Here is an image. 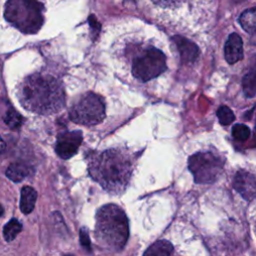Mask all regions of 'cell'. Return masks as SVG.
I'll list each match as a JSON object with an SVG mask.
<instances>
[{
	"label": "cell",
	"instance_id": "44dd1931",
	"mask_svg": "<svg viewBox=\"0 0 256 256\" xmlns=\"http://www.w3.org/2000/svg\"><path fill=\"white\" fill-rule=\"evenodd\" d=\"M80 242H81V245L83 247H85L87 250H90L91 249V246H90V239H89V235L86 231L85 228H82L80 230Z\"/></svg>",
	"mask_w": 256,
	"mask_h": 256
},
{
	"label": "cell",
	"instance_id": "6da1fadb",
	"mask_svg": "<svg viewBox=\"0 0 256 256\" xmlns=\"http://www.w3.org/2000/svg\"><path fill=\"white\" fill-rule=\"evenodd\" d=\"M133 163L130 155L121 149L94 153L88 160V172L109 193H122L131 178Z\"/></svg>",
	"mask_w": 256,
	"mask_h": 256
},
{
	"label": "cell",
	"instance_id": "7402d4cb",
	"mask_svg": "<svg viewBox=\"0 0 256 256\" xmlns=\"http://www.w3.org/2000/svg\"><path fill=\"white\" fill-rule=\"evenodd\" d=\"M5 148H6V144H5L4 140L0 137V153L3 152L5 150Z\"/></svg>",
	"mask_w": 256,
	"mask_h": 256
},
{
	"label": "cell",
	"instance_id": "603a6c76",
	"mask_svg": "<svg viewBox=\"0 0 256 256\" xmlns=\"http://www.w3.org/2000/svg\"><path fill=\"white\" fill-rule=\"evenodd\" d=\"M3 213H4V209H3V207L0 205V216H2Z\"/></svg>",
	"mask_w": 256,
	"mask_h": 256
},
{
	"label": "cell",
	"instance_id": "3957f363",
	"mask_svg": "<svg viewBox=\"0 0 256 256\" xmlns=\"http://www.w3.org/2000/svg\"><path fill=\"white\" fill-rule=\"evenodd\" d=\"M128 220L125 212L115 204L102 206L96 213L95 237L105 248L118 251L128 239Z\"/></svg>",
	"mask_w": 256,
	"mask_h": 256
},
{
	"label": "cell",
	"instance_id": "4fadbf2b",
	"mask_svg": "<svg viewBox=\"0 0 256 256\" xmlns=\"http://www.w3.org/2000/svg\"><path fill=\"white\" fill-rule=\"evenodd\" d=\"M37 199V192L30 186H24L21 189L20 209L22 213L29 214L33 211Z\"/></svg>",
	"mask_w": 256,
	"mask_h": 256
},
{
	"label": "cell",
	"instance_id": "7c38bea8",
	"mask_svg": "<svg viewBox=\"0 0 256 256\" xmlns=\"http://www.w3.org/2000/svg\"><path fill=\"white\" fill-rule=\"evenodd\" d=\"M143 256H176V252L174 246L168 240L162 239L150 245Z\"/></svg>",
	"mask_w": 256,
	"mask_h": 256
},
{
	"label": "cell",
	"instance_id": "9a60e30c",
	"mask_svg": "<svg viewBox=\"0 0 256 256\" xmlns=\"http://www.w3.org/2000/svg\"><path fill=\"white\" fill-rule=\"evenodd\" d=\"M239 22L246 32H248L249 34H253L256 27V9L253 7L245 10L240 15Z\"/></svg>",
	"mask_w": 256,
	"mask_h": 256
},
{
	"label": "cell",
	"instance_id": "d6986e66",
	"mask_svg": "<svg viewBox=\"0 0 256 256\" xmlns=\"http://www.w3.org/2000/svg\"><path fill=\"white\" fill-rule=\"evenodd\" d=\"M217 117L219 119V122L222 125H229L235 120V115L233 111L228 106H221L217 110Z\"/></svg>",
	"mask_w": 256,
	"mask_h": 256
},
{
	"label": "cell",
	"instance_id": "52a82bcc",
	"mask_svg": "<svg viewBox=\"0 0 256 256\" xmlns=\"http://www.w3.org/2000/svg\"><path fill=\"white\" fill-rule=\"evenodd\" d=\"M225 160L215 152L203 151L191 155L188 168L198 184H212L218 180L224 169Z\"/></svg>",
	"mask_w": 256,
	"mask_h": 256
},
{
	"label": "cell",
	"instance_id": "ac0fdd59",
	"mask_svg": "<svg viewBox=\"0 0 256 256\" xmlns=\"http://www.w3.org/2000/svg\"><path fill=\"white\" fill-rule=\"evenodd\" d=\"M243 92L246 97L253 98L255 96V70H251L245 75L242 82Z\"/></svg>",
	"mask_w": 256,
	"mask_h": 256
},
{
	"label": "cell",
	"instance_id": "ba28073f",
	"mask_svg": "<svg viewBox=\"0 0 256 256\" xmlns=\"http://www.w3.org/2000/svg\"><path fill=\"white\" fill-rule=\"evenodd\" d=\"M82 140L83 136L80 130L60 133L56 140L55 151L60 158L67 160L77 153Z\"/></svg>",
	"mask_w": 256,
	"mask_h": 256
},
{
	"label": "cell",
	"instance_id": "e0dca14e",
	"mask_svg": "<svg viewBox=\"0 0 256 256\" xmlns=\"http://www.w3.org/2000/svg\"><path fill=\"white\" fill-rule=\"evenodd\" d=\"M4 123L11 129L19 128L23 123V117L13 108H9L4 116H3Z\"/></svg>",
	"mask_w": 256,
	"mask_h": 256
},
{
	"label": "cell",
	"instance_id": "277c9868",
	"mask_svg": "<svg viewBox=\"0 0 256 256\" xmlns=\"http://www.w3.org/2000/svg\"><path fill=\"white\" fill-rule=\"evenodd\" d=\"M44 6L37 1L10 0L6 3L4 17L23 33H36L42 26Z\"/></svg>",
	"mask_w": 256,
	"mask_h": 256
},
{
	"label": "cell",
	"instance_id": "ffe728a7",
	"mask_svg": "<svg viewBox=\"0 0 256 256\" xmlns=\"http://www.w3.org/2000/svg\"><path fill=\"white\" fill-rule=\"evenodd\" d=\"M232 136L238 141H245L250 136V129L244 124H236L232 127Z\"/></svg>",
	"mask_w": 256,
	"mask_h": 256
},
{
	"label": "cell",
	"instance_id": "30bf717a",
	"mask_svg": "<svg viewBox=\"0 0 256 256\" xmlns=\"http://www.w3.org/2000/svg\"><path fill=\"white\" fill-rule=\"evenodd\" d=\"M224 56L229 64H234L243 57V42L237 33H231L224 46Z\"/></svg>",
	"mask_w": 256,
	"mask_h": 256
},
{
	"label": "cell",
	"instance_id": "5b68a950",
	"mask_svg": "<svg viewBox=\"0 0 256 256\" xmlns=\"http://www.w3.org/2000/svg\"><path fill=\"white\" fill-rule=\"evenodd\" d=\"M166 69L165 54L154 46L141 48L132 59V74L137 80L142 82L158 77Z\"/></svg>",
	"mask_w": 256,
	"mask_h": 256
},
{
	"label": "cell",
	"instance_id": "7a4b0ae2",
	"mask_svg": "<svg viewBox=\"0 0 256 256\" xmlns=\"http://www.w3.org/2000/svg\"><path fill=\"white\" fill-rule=\"evenodd\" d=\"M22 106L34 113L49 115L65 105V93L59 80L48 74L36 73L27 77L19 89Z\"/></svg>",
	"mask_w": 256,
	"mask_h": 256
},
{
	"label": "cell",
	"instance_id": "8992f818",
	"mask_svg": "<svg viewBox=\"0 0 256 256\" xmlns=\"http://www.w3.org/2000/svg\"><path fill=\"white\" fill-rule=\"evenodd\" d=\"M70 119L80 125L94 126L105 118V104L103 98L93 92L81 95L69 110Z\"/></svg>",
	"mask_w": 256,
	"mask_h": 256
},
{
	"label": "cell",
	"instance_id": "8fae6325",
	"mask_svg": "<svg viewBox=\"0 0 256 256\" xmlns=\"http://www.w3.org/2000/svg\"><path fill=\"white\" fill-rule=\"evenodd\" d=\"M172 40L178 48V52L183 63H191L197 59L199 55V48L194 42L182 36H174Z\"/></svg>",
	"mask_w": 256,
	"mask_h": 256
},
{
	"label": "cell",
	"instance_id": "2e32d148",
	"mask_svg": "<svg viewBox=\"0 0 256 256\" xmlns=\"http://www.w3.org/2000/svg\"><path fill=\"white\" fill-rule=\"evenodd\" d=\"M21 230H22V224L15 218L11 219L3 227L4 239L8 242L14 240L16 238V236L21 232Z\"/></svg>",
	"mask_w": 256,
	"mask_h": 256
},
{
	"label": "cell",
	"instance_id": "5bb4252c",
	"mask_svg": "<svg viewBox=\"0 0 256 256\" xmlns=\"http://www.w3.org/2000/svg\"><path fill=\"white\" fill-rule=\"evenodd\" d=\"M30 174V168L23 163H12L6 170V176L13 182H20Z\"/></svg>",
	"mask_w": 256,
	"mask_h": 256
},
{
	"label": "cell",
	"instance_id": "9c48e42d",
	"mask_svg": "<svg viewBox=\"0 0 256 256\" xmlns=\"http://www.w3.org/2000/svg\"><path fill=\"white\" fill-rule=\"evenodd\" d=\"M234 189L247 201H252L255 198L256 182L253 173L246 170H239L233 179Z\"/></svg>",
	"mask_w": 256,
	"mask_h": 256
}]
</instances>
